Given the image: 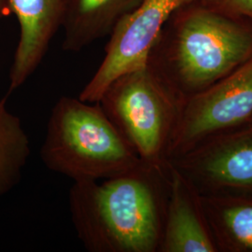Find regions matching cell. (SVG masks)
<instances>
[{"instance_id": "52a82bcc", "label": "cell", "mask_w": 252, "mask_h": 252, "mask_svg": "<svg viewBox=\"0 0 252 252\" xmlns=\"http://www.w3.org/2000/svg\"><path fill=\"white\" fill-rule=\"evenodd\" d=\"M190 1L193 0H142L110 34L105 57L79 98L97 103L111 81L146 65L166 21L176 9Z\"/></svg>"}, {"instance_id": "5bb4252c", "label": "cell", "mask_w": 252, "mask_h": 252, "mask_svg": "<svg viewBox=\"0 0 252 252\" xmlns=\"http://www.w3.org/2000/svg\"><path fill=\"white\" fill-rule=\"evenodd\" d=\"M9 11V0H0V18Z\"/></svg>"}, {"instance_id": "5b68a950", "label": "cell", "mask_w": 252, "mask_h": 252, "mask_svg": "<svg viewBox=\"0 0 252 252\" xmlns=\"http://www.w3.org/2000/svg\"><path fill=\"white\" fill-rule=\"evenodd\" d=\"M252 116V57L209 88L185 101L167 153L168 162L211 135Z\"/></svg>"}, {"instance_id": "4fadbf2b", "label": "cell", "mask_w": 252, "mask_h": 252, "mask_svg": "<svg viewBox=\"0 0 252 252\" xmlns=\"http://www.w3.org/2000/svg\"><path fill=\"white\" fill-rule=\"evenodd\" d=\"M210 8L252 21V0H200Z\"/></svg>"}, {"instance_id": "7a4b0ae2", "label": "cell", "mask_w": 252, "mask_h": 252, "mask_svg": "<svg viewBox=\"0 0 252 252\" xmlns=\"http://www.w3.org/2000/svg\"><path fill=\"white\" fill-rule=\"evenodd\" d=\"M252 57V21L193 0L176 9L147 66L182 105Z\"/></svg>"}, {"instance_id": "277c9868", "label": "cell", "mask_w": 252, "mask_h": 252, "mask_svg": "<svg viewBox=\"0 0 252 252\" xmlns=\"http://www.w3.org/2000/svg\"><path fill=\"white\" fill-rule=\"evenodd\" d=\"M97 103L141 161L168 163L181 104L147 64L111 81Z\"/></svg>"}, {"instance_id": "3957f363", "label": "cell", "mask_w": 252, "mask_h": 252, "mask_svg": "<svg viewBox=\"0 0 252 252\" xmlns=\"http://www.w3.org/2000/svg\"><path fill=\"white\" fill-rule=\"evenodd\" d=\"M63 96L52 109L40 157L74 182L108 180L141 160L98 103Z\"/></svg>"}, {"instance_id": "8992f818", "label": "cell", "mask_w": 252, "mask_h": 252, "mask_svg": "<svg viewBox=\"0 0 252 252\" xmlns=\"http://www.w3.org/2000/svg\"><path fill=\"white\" fill-rule=\"evenodd\" d=\"M169 162L200 194L252 193V116Z\"/></svg>"}, {"instance_id": "7c38bea8", "label": "cell", "mask_w": 252, "mask_h": 252, "mask_svg": "<svg viewBox=\"0 0 252 252\" xmlns=\"http://www.w3.org/2000/svg\"><path fill=\"white\" fill-rule=\"evenodd\" d=\"M7 97L0 99V196L13 189L30 155V141L20 118L6 107Z\"/></svg>"}, {"instance_id": "6da1fadb", "label": "cell", "mask_w": 252, "mask_h": 252, "mask_svg": "<svg viewBox=\"0 0 252 252\" xmlns=\"http://www.w3.org/2000/svg\"><path fill=\"white\" fill-rule=\"evenodd\" d=\"M169 189V162L141 161L101 184L74 182L69 210L79 239L91 252H160Z\"/></svg>"}, {"instance_id": "9c48e42d", "label": "cell", "mask_w": 252, "mask_h": 252, "mask_svg": "<svg viewBox=\"0 0 252 252\" xmlns=\"http://www.w3.org/2000/svg\"><path fill=\"white\" fill-rule=\"evenodd\" d=\"M170 189L159 252H218L201 194L169 162Z\"/></svg>"}, {"instance_id": "8fae6325", "label": "cell", "mask_w": 252, "mask_h": 252, "mask_svg": "<svg viewBox=\"0 0 252 252\" xmlns=\"http://www.w3.org/2000/svg\"><path fill=\"white\" fill-rule=\"evenodd\" d=\"M218 252H252V193L201 194Z\"/></svg>"}, {"instance_id": "30bf717a", "label": "cell", "mask_w": 252, "mask_h": 252, "mask_svg": "<svg viewBox=\"0 0 252 252\" xmlns=\"http://www.w3.org/2000/svg\"><path fill=\"white\" fill-rule=\"evenodd\" d=\"M142 0H66L63 50L77 53L108 36Z\"/></svg>"}, {"instance_id": "ba28073f", "label": "cell", "mask_w": 252, "mask_h": 252, "mask_svg": "<svg viewBox=\"0 0 252 252\" xmlns=\"http://www.w3.org/2000/svg\"><path fill=\"white\" fill-rule=\"evenodd\" d=\"M66 0H9V11L20 26V37L9 73V93L36 71L62 27Z\"/></svg>"}]
</instances>
